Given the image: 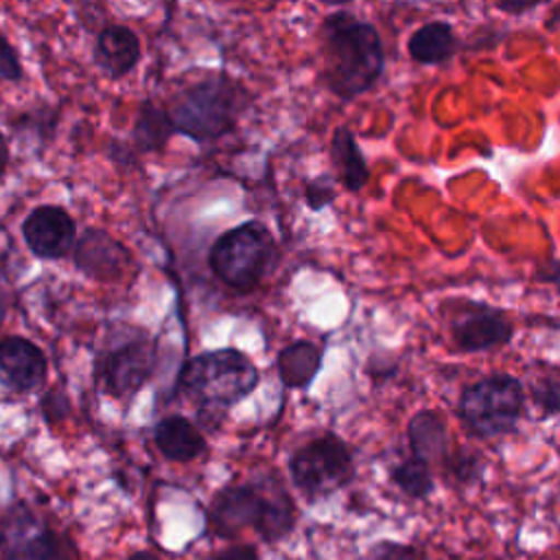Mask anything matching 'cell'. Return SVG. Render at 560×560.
Wrapping results in <instances>:
<instances>
[{
    "label": "cell",
    "instance_id": "6da1fadb",
    "mask_svg": "<svg viewBox=\"0 0 560 560\" xmlns=\"http://www.w3.org/2000/svg\"><path fill=\"white\" fill-rule=\"evenodd\" d=\"M319 42V77L332 96L352 101L381 79L385 50L378 31L370 22L350 11H335L324 18Z\"/></svg>",
    "mask_w": 560,
    "mask_h": 560
},
{
    "label": "cell",
    "instance_id": "7a4b0ae2",
    "mask_svg": "<svg viewBox=\"0 0 560 560\" xmlns=\"http://www.w3.org/2000/svg\"><path fill=\"white\" fill-rule=\"evenodd\" d=\"M260 374L254 361L236 348H219L195 354L179 372V392L201 413L223 416L258 387Z\"/></svg>",
    "mask_w": 560,
    "mask_h": 560
},
{
    "label": "cell",
    "instance_id": "3957f363",
    "mask_svg": "<svg viewBox=\"0 0 560 560\" xmlns=\"http://www.w3.org/2000/svg\"><path fill=\"white\" fill-rule=\"evenodd\" d=\"M245 90L223 74H212L186 88L166 109L175 133L208 142L234 129L245 109Z\"/></svg>",
    "mask_w": 560,
    "mask_h": 560
},
{
    "label": "cell",
    "instance_id": "277c9868",
    "mask_svg": "<svg viewBox=\"0 0 560 560\" xmlns=\"http://www.w3.org/2000/svg\"><path fill=\"white\" fill-rule=\"evenodd\" d=\"M276 245L260 221L241 223L223 232L210 247V269L228 287L252 291L269 271Z\"/></svg>",
    "mask_w": 560,
    "mask_h": 560
},
{
    "label": "cell",
    "instance_id": "5b68a950",
    "mask_svg": "<svg viewBox=\"0 0 560 560\" xmlns=\"http://www.w3.org/2000/svg\"><path fill=\"white\" fill-rule=\"evenodd\" d=\"M525 409L523 383L512 374H490L462 389L457 413L479 438H501L516 429Z\"/></svg>",
    "mask_w": 560,
    "mask_h": 560
},
{
    "label": "cell",
    "instance_id": "8992f818",
    "mask_svg": "<svg viewBox=\"0 0 560 560\" xmlns=\"http://www.w3.org/2000/svg\"><path fill=\"white\" fill-rule=\"evenodd\" d=\"M4 560H79L72 538L42 521L28 505L15 503L0 525Z\"/></svg>",
    "mask_w": 560,
    "mask_h": 560
},
{
    "label": "cell",
    "instance_id": "52a82bcc",
    "mask_svg": "<svg viewBox=\"0 0 560 560\" xmlns=\"http://www.w3.org/2000/svg\"><path fill=\"white\" fill-rule=\"evenodd\" d=\"M289 470L293 483L306 497L317 499L346 486L354 475V462L348 444L326 433L300 446L289 459Z\"/></svg>",
    "mask_w": 560,
    "mask_h": 560
},
{
    "label": "cell",
    "instance_id": "ba28073f",
    "mask_svg": "<svg viewBox=\"0 0 560 560\" xmlns=\"http://www.w3.org/2000/svg\"><path fill=\"white\" fill-rule=\"evenodd\" d=\"M453 343L462 352H486L508 346L514 337L512 319L486 302L464 300L448 315Z\"/></svg>",
    "mask_w": 560,
    "mask_h": 560
},
{
    "label": "cell",
    "instance_id": "9c48e42d",
    "mask_svg": "<svg viewBox=\"0 0 560 560\" xmlns=\"http://www.w3.org/2000/svg\"><path fill=\"white\" fill-rule=\"evenodd\" d=\"M153 368H155L153 343L147 337L129 339L105 354V363L101 368L103 387L109 396L118 400H129L151 378Z\"/></svg>",
    "mask_w": 560,
    "mask_h": 560
},
{
    "label": "cell",
    "instance_id": "30bf717a",
    "mask_svg": "<svg viewBox=\"0 0 560 560\" xmlns=\"http://www.w3.org/2000/svg\"><path fill=\"white\" fill-rule=\"evenodd\" d=\"M22 236L31 254L42 260H57L70 254L77 243L74 219L59 206H37L22 223Z\"/></svg>",
    "mask_w": 560,
    "mask_h": 560
},
{
    "label": "cell",
    "instance_id": "8fae6325",
    "mask_svg": "<svg viewBox=\"0 0 560 560\" xmlns=\"http://www.w3.org/2000/svg\"><path fill=\"white\" fill-rule=\"evenodd\" d=\"M46 357L33 341L24 337L0 339V385L15 394H26L39 387L46 378Z\"/></svg>",
    "mask_w": 560,
    "mask_h": 560
},
{
    "label": "cell",
    "instance_id": "7c38bea8",
    "mask_svg": "<svg viewBox=\"0 0 560 560\" xmlns=\"http://www.w3.org/2000/svg\"><path fill=\"white\" fill-rule=\"evenodd\" d=\"M131 258L129 252L109 236L105 230L90 228L77 243H74V265L85 276L101 280V282H116L122 278L125 269L129 267Z\"/></svg>",
    "mask_w": 560,
    "mask_h": 560
},
{
    "label": "cell",
    "instance_id": "4fadbf2b",
    "mask_svg": "<svg viewBox=\"0 0 560 560\" xmlns=\"http://www.w3.org/2000/svg\"><path fill=\"white\" fill-rule=\"evenodd\" d=\"M262 514L260 486H228L212 499L210 525L219 536H234L245 527H256Z\"/></svg>",
    "mask_w": 560,
    "mask_h": 560
},
{
    "label": "cell",
    "instance_id": "5bb4252c",
    "mask_svg": "<svg viewBox=\"0 0 560 560\" xmlns=\"http://www.w3.org/2000/svg\"><path fill=\"white\" fill-rule=\"evenodd\" d=\"M140 61V39L122 24H109L101 31L96 39V63L112 77H125Z\"/></svg>",
    "mask_w": 560,
    "mask_h": 560
},
{
    "label": "cell",
    "instance_id": "9a60e30c",
    "mask_svg": "<svg viewBox=\"0 0 560 560\" xmlns=\"http://www.w3.org/2000/svg\"><path fill=\"white\" fill-rule=\"evenodd\" d=\"M158 451L171 462H192L206 451L199 429L184 416H166L153 429Z\"/></svg>",
    "mask_w": 560,
    "mask_h": 560
},
{
    "label": "cell",
    "instance_id": "2e32d148",
    "mask_svg": "<svg viewBox=\"0 0 560 560\" xmlns=\"http://www.w3.org/2000/svg\"><path fill=\"white\" fill-rule=\"evenodd\" d=\"M407 438L411 455L427 466L433 462H444V457L448 455V433L438 411L422 409L413 413L407 424Z\"/></svg>",
    "mask_w": 560,
    "mask_h": 560
},
{
    "label": "cell",
    "instance_id": "e0dca14e",
    "mask_svg": "<svg viewBox=\"0 0 560 560\" xmlns=\"http://www.w3.org/2000/svg\"><path fill=\"white\" fill-rule=\"evenodd\" d=\"M457 50V37L448 22L433 20L416 28L407 42V52L416 63L440 66Z\"/></svg>",
    "mask_w": 560,
    "mask_h": 560
},
{
    "label": "cell",
    "instance_id": "ac0fdd59",
    "mask_svg": "<svg viewBox=\"0 0 560 560\" xmlns=\"http://www.w3.org/2000/svg\"><path fill=\"white\" fill-rule=\"evenodd\" d=\"M330 160H332V166L337 171L339 182L348 190L359 192L368 184L370 166H368V162L363 158V151L357 144L354 133L346 125H339L332 131V138H330Z\"/></svg>",
    "mask_w": 560,
    "mask_h": 560
},
{
    "label": "cell",
    "instance_id": "d6986e66",
    "mask_svg": "<svg viewBox=\"0 0 560 560\" xmlns=\"http://www.w3.org/2000/svg\"><path fill=\"white\" fill-rule=\"evenodd\" d=\"M260 488H262V514L256 529L265 540H278L293 525V503L276 479L265 481Z\"/></svg>",
    "mask_w": 560,
    "mask_h": 560
},
{
    "label": "cell",
    "instance_id": "ffe728a7",
    "mask_svg": "<svg viewBox=\"0 0 560 560\" xmlns=\"http://www.w3.org/2000/svg\"><path fill=\"white\" fill-rule=\"evenodd\" d=\"M322 352L308 341L287 346L278 357V374L287 387H308L319 370Z\"/></svg>",
    "mask_w": 560,
    "mask_h": 560
},
{
    "label": "cell",
    "instance_id": "44dd1931",
    "mask_svg": "<svg viewBox=\"0 0 560 560\" xmlns=\"http://www.w3.org/2000/svg\"><path fill=\"white\" fill-rule=\"evenodd\" d=\"M173 127L168 120V114L151 103H144L140 109V116L133 125L131 131V140L133 147L144 153V151H158L166 144V140L171 138Z\"/></svg>",
    "mask_w": 560,
    "mask_h": 560
},
{
    "label": "cell",
    "instance_id": "7402d4cb",
    "mask_svg": "<svg viewBox=\"0 0 560 560\" xmlns=\"http://www.w3.org/2000/svg\"><path fill=\"white\" fill-rule=\"evenodd\" d=\"M392 479L411 499H422L433 490V479H431L429 466L424 462L416 459L413 455L392 468Z\"/></svg>",
    "mask_w": 560,
    "mask_h": 560
},
{
    "label": "cell",
    "instance_id": "603a6c76",
    "mask_svg": "<svg viewBox=\"0 0 560 560\" xmlns=\"http://www.w3.org/2000/svg\"><path fill=\"white\" fill-rule=\"evenodd\" d=\"M442 464L446 466L448 475L459 483H472L481 475V459L468 451H448Z\"/></svg>",
    "mask_w": 560,
    "mask_h": 560
},
{
    "label": "cell",
    "instance_id": "cb8c5ba5",
    "mask_svg": "<svg viewBox=\"0 0 560 560\" xmlns=\"http://www.w3.org/2000/svg\"><path fill=\"white\" fill-rule=\"evenodd\" d=\"M532 398L545 416L560 413V381L545 376L532 385Z\"/></svg>",
    "mask_w": 560,
    "mask_h": 560
},
{
    "label": "cell",
    "instance_id": "d4e9b609",
    "mask_svg": "<svg viewBox=\"0 0 560 560\" xmlns=\"http://www.w3.org/2000/svg\"><path fill=\"white\" fill-rule=\"evenodd\" d=\"M0 79L2 81H20L22 79V63L11 46V42L0 33Z\"/></svg>",
    "mask_w": 560,
    "mask_h": 560
},
{
    "label": "cell",
    "instance_id": "484cf974",
    "mask_svg": "<svg viewBox=\"0 0 560 560\" xmlns=\"http://www.w3.org/2000/svg\"><path fill=\"white\" fill-rule=\"evenodd\" d=\"M304 199H306V203L313 210H322L328 203H332L335 190H332V186L328 182L313 179V182H306V186H304Z\"/></svg>",
    "mask_w": 560,
    "mask_h": 560
},
{
    "label": "cell",
    "instance_id": "4316f807",
    "mask_svg": "<svg viewBox=\"0 0 560 560\" xmlns=\"http://www.w3.org/2000/svg\"><path fill=\"white\" fill-rule=\"evenodd\" d=\"M370 560H418L416 551L396 542H381L370 551Z\"/></svg>",
    "mask_w": 560,
    "mask_h": 560
},
{
    "label": "cell",
    "instance_id": "83f0119b",
    "mask_svg": "<svg viewBox=\"0 0 560 560\" xmlns=\"http://www.w3.org/2000/svg\"><path fill=\"white\" fill-rule=\"evenodd\" d=\"M534 278H536V282L551 284V287L560 293V260L549 258L547 262H542V265L536 269Z\"/></svg>",
    "mask_w": 560,
    "mask_h": 560
},
{
    "label": "cell",
    "instance_id": "f1b7e54d",
    "mask_svg": "<svg viewBox=\"0 0 560 560\" xmlns=\"http://www.w3.org/2000/svg\"><path fill=\"white\" fill-rule=\"evenodd\" d=\"M212 560H258V553L249 545H236L219 551L217 556H212Z\"/></svg>",
    "mask_w": 560,
    "mask_h": 560
},
{
    "label": "cell",
    "instance_id": "f546056e",
    "mask_svg": "<svg viewBox=\"0 0 560 560\" xmlns=\"http://www.w3.org/2000/svg\"><path fill=\"white\" fill-rule=\"evenodd\" d=\"M536 7H538V2H518V0H501V2H497V9L508 13V15H523V13H527V11L536 9Z\"/></svg>",
    "mask_w": 560,
    "mask_h": 560
},
{
    "label": "cell",
    "instance_id": "4dcf8cb0",
    "mask_svg": "<svg viewBox=\"0 0 560 560\" xmlns=\"http://www.w3.org/2000/svg\"><path fill=\"white\" fill-rule=\"evenodd\" d=\"M7 164H9V144H7V138L0 131V177L7 171Z\"/></svg>",
    "mask_w": 560,
    "mask_h": 560
},
{
    "label": "cell",
    "instance_id": "1f68e13d",
    "mask_svg": "<svg viewBox=\"0 0 560 560\" xmlns=\"http://www.w3.org/2000/svg\"><path fill=\"white\" fill-rule=\"evenodd\" d=\"M127 560H160V558L147 549H140V551H133Z\"/></svg>",
    "mask_w": 560,
    "mask_h": 560
},
{
    "label": "cell",
    "instance_id": "d6a6232c",
    "mask_svg": "<svg viewBox=\"0 0 560 560\" xmlns=\"http://www.w3.org/2000/svg\"><path fill=\"white\" fill-rule=\"evenodd\" d=\"M558 24H560V4L553 7V15H551V20L547 22V28H558Z\"/></svg>",
    "mask_w": 560,
    "mask_h": 560
},
{
    "label": "cell",
    "instance_id": "836d02e7",
    "mask_svg": "<svg viewBox=\"0 0 560 560\" xmlns=\"http://www.w3.org/2000/svg\"><path fill=\"white\" fill-rule=\"evenodd\" d=\"M2 317H4V306H2V291H0V322H2Z\"/></svg>",
    "mask_w": 560,
    "mask_h": 560
}]
</instances>
